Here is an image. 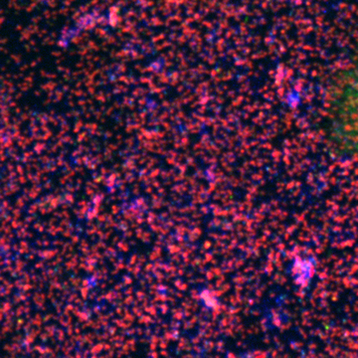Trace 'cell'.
Listing matches in <instances>:
<instances>
[{
    "mask_svg": "<svg viewBox=\"0 0 358 358\" xmlns=\"http://www.w3.org/2000/svg\"><path fill=\"white\" fill-rule=\"evenodd\" d=\"M357 101H358V96H357Z\"/></svg>",
    "mask_w": 358,
    "mask_h": 358,
    "instance_id": "1",
    "label": "cell"
}]
</instances>
